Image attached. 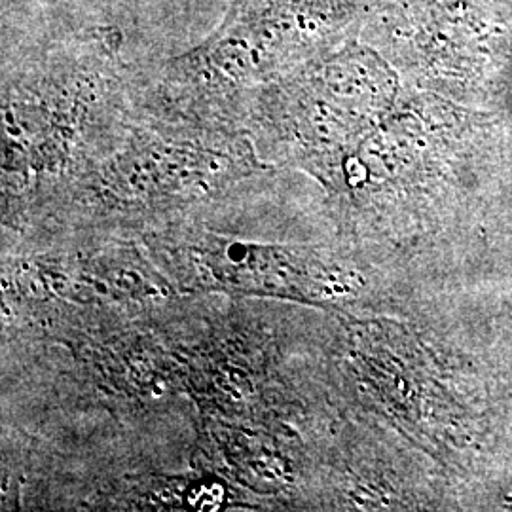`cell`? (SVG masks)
I'll use <instances>...</instances> for the list:
<instances>
[{
    "instance_id": "obj_1",
    "label": "cell",
    "mask_w": 512,
    "mask_h": 512,
    "mask_svg": "<svg viewBox=\"0 0 512 512\" xmlns=\"http://www.w3.org/2000/svg\"><path fill=\"white\" fill-rule=\"evenodd\" d=\"M329 12V0H232L211 37L167 63L158 92L175 107L165 116L224 126L251 92L306 65Z\"/></svg>"
},
{
    "instance_id": "obj_2",
    "label": "cell",
    "mask_w": 512,
    "mask_h": 512,
    "mask_svg": "<svg viewBox=\"0 0 512 512\" xmlns=\"http://www.w3.org/2000/svg\"><path fill=\"white\" fill-rule=\"evenodd\" d=\"M260 167L234 128L192 122L133 129L128 143L82 175V190L112 213H148L205 200Z\"/></svg>"
},
{
    "instance_id": "obj_3",
    "label": "cell",
    "mask_w": 512,
    "mask_h": 512,
    "mask_svg": "<svg viewBox=\"0 0 512 512\" xmlns=\"http://www.w3.org/2000/svg\"><path fill=\"white\" fill-rule=\"evenodd\" d=\"M112 86L105 57L90 54L12 88L4 105V175L37 184L67 175L82 160L84 137Z\"/></svg>"
},
{
    "instance_id": "obj_4",
    "label": "cell",
    "mask_w": 512,
    "mask_h": 512,
    "mask_svg": "<svg viewBox=\"0 0 512 512\" xmlns=\"http://www.w3.org/2000/svg\"><path fill=\"white\" fill-rule=\"evenodd\" d=\"M167 251L190 285L274 294L294 300L313 296L311 262L296 249L266 247L200 234L169 241Z\"/></svg>"
}]
</instances>
